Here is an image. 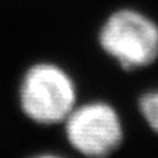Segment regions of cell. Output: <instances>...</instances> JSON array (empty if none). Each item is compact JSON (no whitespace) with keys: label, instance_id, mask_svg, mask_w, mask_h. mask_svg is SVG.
Instances as JSON below:
<instances>
[{"label":"cell","instance_id":"obj_3","mask_svg":"<svg viewBox=\"0 0 158 158\" xmlns=\"http://www.w3.org/2000/svg\"><path fill=\"white\" fill-rule=\"evenodd\" d=\"M72 148L86 157H107L121 147L123 125L118 111L106 101L77 106L64 121Z\"/></svg>","mask_w":158,"mask_h":158},{"label":"cell","instance_id":"obj_1","mask_svg":"<svg viewBox=\"0 0 158 158\" xmlns=\"http://www.w3.org/2000/svg\"><path fill=\"white\" fill-rule=\"evenodd\" d=\"M98 43L123 69L144 68L158 60V24L139 10L119 8L103 22Z\"/></svg>","mask_w":158,"mask_h":158},{"label":"cell","instance_id":"obj_2","mask_svg":"<svg viewBox=\"0 0 158 158\" xmlns=\"http://www.w3.org/2000/svg\"><path fill=\"white\" fill-rule=\"evenodd\" d=\"M77 85L64 68L53 63L32 65L24 75L19 104L31 121L40 125L64 122L77 107Z\"/></svg>","mask_w":158,"mask_h":158},{"label":"cell","instance_id":"obj_4","mask_svg":"<svg viewBox=\"0 0 158 158\" xmlns=\"http://www.w3.org/2000/svg\"><path fill=\"white\" fill-rule=\"evenodd\" d=\"M139 111L151 131L158 133V89L143 93L137 101Z\"/></svg>","mask_w":158,"mask_h":158}]
</instances>
